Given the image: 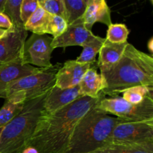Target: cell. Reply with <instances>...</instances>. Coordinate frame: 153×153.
<instances>
[{
	"label": "cell",
	"mask_w": 153,
	"mask_h": 153,
	"mask_svg": "<svg viewBox=\"0 0 153 153\" xmlns=\"http://www.w3.org/2000/svg\"><path fill=\"white\" fill-rule=\"evenodd\" d=\"M102 95L97 99L82 97L55 112L43 111L28 146L39 153H66L76 124Z\"/></svg>",
	"instance_id": "1"
},
{
	"label": "cell",
	"mask_w": 153,
	"mask_h": 153,
	"mask_svg": "<svg viewBox=\"0 0 153 153\" xmlns=\"http://www.w3.org/2000/svg\"><path fill=\"white\" fill-rule=\"evenodd\" d=\"M100 74L105 82L102 94L116 97L131 87H153V58L128 44L119 61L108 68L101 69Z\"/></svg>",
	"instance_id": "2"
},
{
	"label": "cell",
	"mask_w": 153,
	"mask_h": 153,
	"mask_svg": "<svg viewBox=\"0 0 153 153\" xmlns=\"http://www.w3.org/2000/svg\"><path fill=\"white\" fill-rule=\"evenodd\" d=\"M97 103L76 124L66 153L94 152L111 143L112 131L122 120L99 108Z\"/></svg>",
	"instance_id": "3"
},
{
	"label": "cell",
	"mask_w": 153,
	"mask_h": 153,
	"mask_svg": "<svg viewBox=\"0 0 153 153\" xmlns=\"http://www.w3.org/2000/svg\"><path fill=\"white\" fill-rule=\"evenodd\" d=\"M47 93L25 102L22 111L3 127L0 134V153H21L28 146L43 111Z\"/></svg>",
	"instance_id": "4"
},
{
	"label": "cell",
	"mask_w": 153,
	"mask_h": 153,
	"mask_svg": "<svg viewBox=\"0 0 153 153\" xmlns=\"http://www.w3.org/2000/svg\"><path fill=\"white\" fill-rule=\"evenodd\" d=\"M103 94L97 103V107L108 114L126 122L153 120V96L147 97L138 105L131 104L123 97L116 96L105 98Z\"/></svg>",
	"instance_id": "5"
},
{
	"label": "cell",
	"mask_w": 153,
	"mask_h": 153,
	"mask_svg": "<svg viewBox=\"0 0 153 153\" xmlns=\"http://www.w3.org/2000/svg\"><path fill=\"white\" fill-rule=\"evenodd\" d=\"M61 67V64H57L49 68H42L37 73L15 81L6 89L4 100L19 91L25 93L26 101L40 97L55 85L56 73Z\"/></svg>",
	"instance_id": "6"
},
{
	"label": "cell",
	"mask_w": 153,
	"mask_h": 153,
	"mask_svg": "<svg viewBox=\"0 0 153 153\" xmlns=\"http://www.w3.org/2000/svg\"><path fill=\"white\" fill-rule=\"evenodd\" d=\"M53 37L47 34H32L26 39L22 47L21 61L23 64H29L39 68L52 67L51 57L53 49Z\"/></svg>",
	"instance_id": "7"
},
{
	"label": "cell",
	"mask_w": 153,
	"mask_h": 153,
	"mask_svg": "<svg viewBox=\"0 0 153 153\" xmlns=\"http://www.w3.org/2000/svg\"><path fill=\"white\" fill-rule=\"evenodd\" d=\"M111 143L134 144L153 143V120L136 122L122 120L114 128Z\"/></svg>",
	"instance_id": "8"
},
{
	"label": "cell",
	"mask_w": 153,
	"mask_h": 153,
	"mask_svg": "<svg viewBox=\"0 0 153 153\" xmlns=\"http://www.w3.org/2000/svg\"><path fill=\"white\" fill-rule=\"evenodd\" d=\"M28 31L24 27L13 26L0 40V67L21 58Z\"/></svg>",
	"instance_id": "9"
},
{
	"label": "cell",
	"mask_w": 153,
	"mask_h": 153,
	"mask_svg": "<svg viewBox=\"0 0 153 153\" xmlns=\"http://www.w3.org/2000/svg\"><path fill=\"white\" fill-rule=\"evenodd\" d=\"M95 36L85 27L82 18L80 17L68 24L67 29L62 34L52 39V47L54 49L73 46H82Z\"/></svg>",
	"instance_id": "10"
},
{
	"label": "cell",
	"mask_w": 153,
	"mask_h": 153,
	"mask_svg": "<svg viewBox=\"0 0 153 153\" xmlns=\"http://www.w3.org/2000/svg\"><path fill=\"white\" fill-rule=\"evenodd\" d=\"M94 64H81L76 60L66 61L57 72L55 85L61 89L77 86L87 70Z\"/></svg>",
	"instance_id": "11"
},
{
	"label": "cell",
	"mask_w": 153,
	"mask_h": 153,
	"mask_svg": "<svg viewBox=\"0 0 153 153\" xmlns=\"http://www.w3.org/2000/svg\"><path fill=\"white\" fill-rule=\"evenodd\" d=\"M41 69L29 64H23L21 58L0 67V98L4 99L6 89L15 81L37 73Z\"/></svg>",
	"instance_id": "12"
},
{
	"label": "cell",
	"mask_w": 153,
	"mask_h": 153,
	"mask_svg": "<svg viewBox=\"0 0 153 153\" xmlns=\"http://www.w3.org/2000/svg\"><path fill=\"white\" fill-rule=\"evenodd\" d=\"M82 97L79 85L71 88L61 89L54 85L46 96L43 102V111L50 114L55 112Z\"/></svg>",
	"instance_id": "13"
},
{
	"label": "cell",
	"mask_w": 153,
	"mask_h": 153,
	"mask_svg": "<svg viewBox=\"0 0 153 153\" xmlns=\"http://www.w3.org/2000/svg\"><path fill=\"white\" fill-rule=\"evenodd\" d=\"M111 11L106 0H88L85 10L82 18L85 27L91 31L96 22L108 25L112 24Z\"/></svg>",
	"instance_id": "14"
},
{
	"label": "cell",
	"mask_w": 153,
	"mask_h": 153,
	"mask_svg": "<svg viewBox=\"0 0 153 153\" xmlns=\"http://www.w3.org/2000/svg\"><path fill=\"white\" fill-rule=\"evenodd\" d=\"M97 63H94L85 73L79 84V92L82 97L100 98L105 88V82L101 74L97 73Z\"/></svg>",
	"instance_id": "15"
},
{
	"label": "cell",
	"mask_w": 153,
	"mask_h": 153,
	"mask_svg": "<svg viewBox=\"0 0 153 153\" xmlns=\"http://www.w3.org/2000/svg\"><path fill=\"white\" fill-rule=\"evenodd\" d=\"M0 109V128L4 127L22 111L26 102L25 93L19 91L6 99Z\"/></svg>",
	"instance_id": "16"
},
{
	"label": "cell",
	"mask_w": 153,
	"mask_h": 153,
	"mask_svg": "<svg viewBox=\"0 0 153 153\" xmlns=\"http://www.w3.org/2000/svg\"><path fill=\"white\" fill-rule=\"evenodd\" d=\"M128 42L123 43H113L105 39L100 49L97 66L100 70L108 68L116 64L122 56Z\"/></svg>",
	"instance_id": "17"
},
{
	"label": "cell",
	"mask_w": 153,
	"mask_h": 153,
	"mask_svg": "<svg viewBox=\"0 0 153 153\" xmlns=\"http://www.w3.org/2000/svg\"><path fill=\"white\" fill-rule=\"evenodd\" d=\"M96 153H153V143L145 144L110 143L95 151Z\"/></svg>",
	"instance_id": "18"
},
{
	"label": "cell",
	"mask_w": 153,
	"mask_h": 153,
	"mask_svg": "<svg viewBox=\"0 0 153 153\" xmlns=\"http://www.w3.org/2000/svg\"><path fill=\"white\" fill-rule=\"evenodd\" d=\"M50 14L39 6L24 24V28L32 34H47V27Z\"/></svg>",
	"instance_id": "19"
},
{
	"label": "cell",
	"mask_w": 153,
	"mask_h": 153,
	"mask_svg": "<svg viewBox=\"0 0 153 153\" xmlns=\"http://www.w3.org/2000/svg\"><path fill=\"white\" fill-rule=\"evenodd\" d=\"M105 38L95 36L94 38L88 40L82 45L83 50L76 59V61L81 64H94L97 62L96 56L100 52Z\"/></svg>",
	"instance_id": "20"
},
{
	"label": "cell",
	"mask_w": 153,
	"mask_h": 153,
	"mask_svg": "<svg viewBox=\"0 0 153 153\" xmlns=\"http://www.w3.org/2000/svg\"><path fill=\"white\" fill-rule=\"evenodd\" d=\"M123 98L126 101L131 103V104L138 105L144 101L147 97L153 96V87L138 86L131 87L123 91Z\"/></svg>",
	"instance_id": "21"
},
{
	"label": "cell",
	"mask_w": 153,
	"mask_h": 153,
	"mask_svg": "<svg viewBox=\"0 0 153 153\" xmlns=\"http://www.w3.org/2000/svg\"><path fill=\"white\" fill-rule=\"evenodd\" d=\"M66 13V20L70 24L82 17L86 7L85 0H63Z\"/></svg>",
	"instance_id": "22"
},
{
	"label": "cell",
	"mask_w": 153,
	"mask_h": 153,
	"mask_svg": "<svg viewBox=\"0 0 153 153\" xmlns=\"http://www.w3.org/2000/svg\"><path fill=\"white\" fill-rule=\"evenodd\" d=\"M128 34L129 31L125 24L112 23L108 28L107 37L105 39L113 43H126Z\"/></svg>",
	"instance_id": "23"
},
{
	"label": "cell",
	"mask_w": 153,
	"mask_h": 153,
	"mask_svg": "<svg viewBox=\"0 0 153 153\" xmlns=\"http://www.w3.org/2000/svg\"><path fill=\"white\" fill-rule=\"evenodd\" d=\"M22 0H7L4 7L3 13L10 19L13 26L24 27L19 16V10Z\"/></svg>",
	"instance_id": "24"
},
{
	"label": "cell",
	"mask_w": 153,
	"mask_h": 153,
	"mask_svg": "<svg viewBox=\"0 0 153 153\" xmlns=\"http://www.w3.org/2000/svg\"><path fill=\"white\" fill-rule=\"evenodd\" d=\"M67 20L58 15H50L47 27V34H52L53 38L58 37L67 29Z\"/></svg>",
	"instance_id": "25"
},
{
	"label": "cell",
	"mask_w": 153,
	"mask_h": 153,
	"mask_svg": "<svg viewBox=\"0 0 153 153\" xmlns=\"http://www.w3.org/2000/svg\"><path fill=\"white\" fill-rule=\"evenodd\" d=\"M39 6L50 15H58L66 19L63 0H38Z\"/></svg>",
	"instance_id": "26"
},
{
	"label": "cell",
	"mask_w": 153,
	"mask_h": 153,
	"mask_svg": "<svg viewBox=\"0 0 153 153\" xmlns=\"http://www.w3.org/2000/svg\"><path fill=\"white\" fill-rule=\"evenodd\" d=\"M38 7V0H22L19 10V16L23 25Z\"/></svg>",
	"instance_id": "27"
},
{
	"label": "cell",
	"mask_w": 153,
	"mask_h": 153,
	"mask_svg": "<svg viewBox=\"0 0 153 153\" xmlns=\"http://www.w3.org/2000/svg\"><path fill=\"white\" fill-rule=\"evenodd\" d=\"M13 27L10 18L3 12H0V28L10 30Z\"/></svg>",
	"instance_id": "28"
},
{
	"label": "cell",
	"mask_w": 153,
	"mask_h": 153,
	"mask_svg": "<svg viewBox=\"0 0 153 153\" xmlns=\"http://www.w3.org/2000/svg\"><path fill=\"white\" fill-rule=\"evenodd\" d=\"M21 153H39L38 151L35 149L33 146H28L25 148V149L22 150V152Z\"/></svg>",
	"instance_id": "29"
},
{
	"label": "cell",
	"mask_w": 153,
	"mask_h": 153,
	"mask_svg": "<svg viewBox=\"0 0 153 153\" xmlns=\"http://www.w3.org/2000/svg\"><path fill=\"white\" fill-rule=\"evenodd\" d=\"M147 48L151 54L153 53V37H151L147 43Z\"/></svg>",
	"instance_id": "30"
},
{
	"label": "cell",
	"mask_w": 153,
	"mask_h": 153,
	"mask_svg": "<svg viewBox=\"0 0 153 153\" xmlns=\"http://www.w3.org/2000/svg\"><path fill=\"white\" fill-rule=\"evenodd\" d=\"M9 30L3 29V28H0V40H1L2 37H4V36L7 34V33L8 32Z\"/></svg>",
	"instance_id": "31"
},
{
	"label": "cell",
	"mask_w": 153,
	"mask_h": 153,
	"mask_svg": "<svg viewBox=\"0 0 153 153\" xmlns=\"http://www.w3.org/2000/svg\"><path fill=\"white\" fill-rule=\"evenodd\" d=\"M6 1L7 0H0V12H3V10H4V7Z\"/></svg>",
	"instance_id": "32"
},
{
	"label": "cell",
	"mask_w": 153,
	"mask_h": 153,
	"mask_svg": "<svg viewBox=\"0 0 153 153\" xmlns=\"http://www.w3.org/2000/svg\"><path fill=\"white\" fill-rule=\"evenodd\" d=\"M2 128H3V127H1V128H0V134H1V131H2Z\"/></svg>",
	"instance_id": "33"
},
{
	"label": "cell",
	"mask_w": 153,
	"mask_h": 153,
	"mask_svg": "<svg viewBox=\"0 0 153 153\" xmlns=\"http://www.w3.org/2000/svg\"><path fill=\"white\" fill-rule=\"evenodd\" d=\"M149 1H150L151 3H152H152H153V0H149Z\"/></svg>",
	"instance_id": "34"
},
{
	"label": "cell",
	"mask_w": 153,
	"mask_h": 153,
	"mask_svg": "<svg viewBox=\"0 0 153 153\" xmlns=\"http://www.w3.org/2000/svg\"><path fill=\"white\" fill-rule=\"evenodd\" d=\"M87 1H88V0H85V2H87Z\"/></svg>",
	"instance_id": "35"
},
{
	"label": "cell",
	"mask_w": 153,
	"mask_h": 153,
	"mask_svg": "<svg viewBox=\"0 0 153 153\" xmlns=\"http://www.w3.org/2000/svg\"><path fill=\"white\" fill-rule=\"evenodd\" d=\"M88 153H96V152H88Z\"/></svg>",
	"instance_id": "36"
}]
</instances>
